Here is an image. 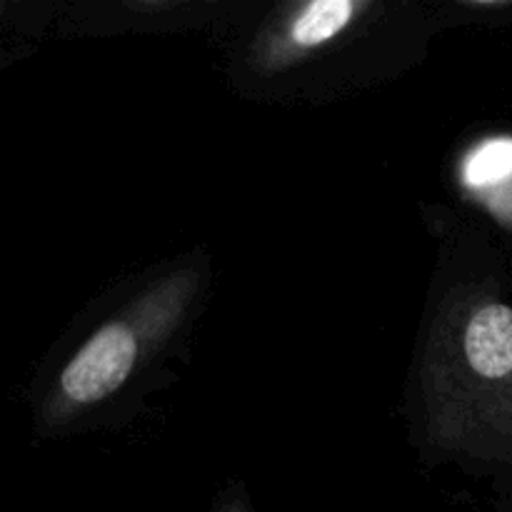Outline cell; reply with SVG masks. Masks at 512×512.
<instances>
[{
  "mask_svg": "<svg viewBox=\"0 0 512 512\" xmlns=\"http://www.w3.org/2000/svg\"><path fill=\"white\" fill-rule=\"evenodd\" d=\"M138 343L125 325H108L70 360L60 375L63 393L75 403H95L118 390L133 370Z\"/></svg>",
  "mask_w": 512,
  "mask_h": 512,
  "instance_id": "obj_1",
  "label": "cell"
},
{
  "mask_svg": "<svg viewBox=\"0 0 512 512\" xmlns=\"http://www.w3.org/2000/svg\"><path fill=\"white\" fill-rule=\"evenodd\" d=\"M353 10L355 5L348 3V0H318V3L308 5V10L298 18L293 28V38L300 45L325 43L348 25Z\"/></svg>",
  "mask_w": 512,
  "mask_h": 512,
  "instance_id": "obj_4",
  "label": "cell"
},
{
  "mask_svg": "<svg viewBox=\"0 0 512 512\" xmlns=\"http://www.w3.org/2000/svg\"><path fill=\"white\" fill-rule=\"evenodd\" d=\"M465 355L470 368L490 380L512 375V308L488 303L470 318L465 330Z\"/></svg>",
  "mask_w": 512,
  "mask_h": 512,
  "instance_id": "obj_2",
  "label": "cell"
},
{
  "mask_svg": "<svg viewBox=\"0 0 512 512\" xmlns=\"http://www.w3.org/2000/svg\"><path fill=\"white\" fill-rule=\"evenodd\" d=\"M470 188H503L512 183V138L488 140L465 163Z\"/></svg>",
  "mask_w": 512,
  "mask_h": 512,
  "instance_id": "obj_3",
  "label": "cell"
}]
</instances>
